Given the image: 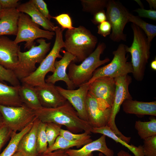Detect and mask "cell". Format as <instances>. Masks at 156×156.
Instances as JSON below:
<instances>
[{
    "label": "cell",
    "instance_id": "cell-1",
    "mask_svg": "<svg viewBox=\"0 0 156 156\" xmlns=\"http://www.w3.org/2000/svg\"><path fill=\"white\" fill-rule=\"evenodd\" d=\"M36 117L44 123L52 122L64 125L70 132L75 133L84 131L90 134L92 128L89 123L79 116L67 101L63 105L56 107H42L34 111Z\"/></svg>",
    "mask_w": 156,
    "mask_h": 156
},
{
    "label": "cell",
    "instance_id": "cell-2",
    "mask_svg": "<svg viewBox=\"0 0 156 156\" xmlns=\"http://www.w3.org/2000/svg\"><path fill=\"white\" fill-rule=\"evenodd\" d=\"M65 38L64 48L75 57V62H82L88 57L95 49L98 42L97 38L81 25L67 30Z\"/></svg>",
    "mask_w": 156,
    "mask_h": 156
},
{
    "label": "cell",
    "instance_id": "cell-3",
    "mask_svg": "<svg viewBox=\"0 0 156 156\" xmlns=\"http://www.w3.org/2000/svg\"><path fill=\"white\" fill-rule=\"evenodd\" d=\"M133 38L131 46L126 45V51L131 56V62L133 70L134 78L138 81H142L144 75L146 66L150 57L151 44L143 31L135 25L132 23Z\"/></svg>",
    "mask_w": 156,
    "mask_h": 156
},
{
    "label": "cell",
    "instance_id": "cell-4",
    "mask_svg": "<svg viewBox=\"0 0 156 156\" xmlns=\"http://www.w3.org/2000/svg\"><path fill=\"white\" fill-rule=\"evenodd\" d=\"M106 48L103 42H100L93 52L80 64L77 65L72 61L68 65V75L75 88L87 83L92 78L94 71L109 61V58L100 59V56Z\"/></svg>",
    "mask_w": 156,
    "mask_h": 156
},
{
    "label": "cell",
    "instance_id": "cell-5",
    "mask_svg": "<svg viewBox=\"0 0 156 156\" xmlns=\"http://www.w3.org/2000/svg\"><path fill=\"white\" fill-rule=\"evenodd\" d=\"M64 29L56 26L54 32L55 36L53 47L39 66L31 74L20 81L22 83L28 84L34 87L44 86L46 83L45 77L49 72H54V64L56 58H62L60 54L61 49L65 47L63 39Z\"/></svg>",
    "mask_w": 156,
    "mask_h": 156
},
{
    "label": "cell",
    "instance_id": "cell-6",
    "mask_svg": "<svg viewBox=\"0 0 156 156\" xmlns=\"http://www.w3.org/2000/svg\"><path fill=\"white\" fill-rule=\"evenodd\" d=\"M37 42L39 43L38 45H33L26 52L20 51L18 52V63L13 71L19 81L29 76L36 70V64L41 62L50 49V42H47L42 38L38 39Z\"/></svg>",
    "mask_w": 156,
    "mask_h": 156
},
{
    "label": "cell",
    "instance_id": "cell-7",
    "mask_svg": "<svg viewBox=\"0 0 156 156\" xmlns=\"http://www.w3.org/2000/svg\"><path fill=\"white\" fill-rule=\"evenodd\" d=\"M126 45L120 44L112 53L113 58L109 64L96 69L92 76L87 83L89 84L95 79L103 77L113 78L133 73V68L131 62H127L128 57L126 56Z\"/></svg>",
    "mask_w": 156,
    "mask_h": 156
},
{
    "label": "cell",
    "instance_id": "cell-8",
    "mask_svg": "<svg viewBox=\"0 0 156 156\" xmlns=\"http://www.w3.org/2000/svg\"><path fill=\"white\" fill-rule=\"evenodd\" d=\"M55 32L41 29L39 26L35 23L28 15L20 13L18 23V31L14 40L16 44L25 42V48L29 49L36 44L34 40L37 39L45 38L52 39Z\"/></svg>",
    "mask_w": 156,
    "mask_h": 156
},
{
    "label": "cell",
    "instance_id": "cell-9",
    "mask_svg": "<svg viewBox=\"0 0 156 156\" xmlns=\"http://www.w3.org/2000/svg\"><path fill=\"white\" fill-rule=\"evenodd\" d=\"M106 8L107 21L112 26L110 38L116 42L126 41L127 35L123 33V30L129 22L130 13L120 1L114 0H108Z\"/></svg>",
    "mask_w": 156,
    "mask_h": 156
},
{
    "label": "cell",
    "instance_id": "cell-10",
    "mask_svg": "<svg viewBox=\"0 0 156 156\" xmlns=\"http://www.w3.org/2000/svg\"><path fill=\"white\" fill-rule=\"evenodd\" d=\"M0 112L4 125L15 132L22 131L36 117L34 111L24 104L18 107L0 105Z\"/></svg>",
    "mask_w": 156,
    "mask_h": 156
},
{
    "label": "cell",
    "instance_id": "cell-11",
    "mask_svg": "<svg viewBox=\"0 0 156 156\" xmlns=\"http://www.w3.org/2000/svg\"><path fill=\"white\" fill-rule=\"evenodd\" d=\"M116 90L113 103L111 107V114L109 121L107 125L116 135L126 142L129 140V137L124 135L118 129L115 122L116 115L119 111L123 102L127 99H132L129 87L132 82V78L128 75L119 76L114 78Z\"/></svg>",
    "mask_w": 156,
    "mask_h": 156
},
{
    "label": "cell",
    "instance_id": "cell-12",
    "mask_svg": "<svg viewBox=\"0 0 156 156\" xmlns=\"http://www.w3.org/2000/svg\"><path fill=\"white\" fill-rule=\"evenodd\" d=\"M116 90L114 78L108 77L98 78L89 84L88 91L96 99L100 108H111Z\"/></svg>",
    "mask_w": 156,
    "mask_h": 156
},
{
    "label": "cell",
    "instance_id": "cell-13",
    "mask_svg": "<svg viewBox=\"0 0 156 156\" xmlns=\"http://www.w3.org/2000/svg\"><path fill=\"white\" fill-rule=\"evenodd\" d=\"M89 85L87 83L83 84L76 90L66 89L60 86H56L60 93L76 110L79 117L88 122L86 100Z\"/></svg>",
    "mask_w": 156,
    "mask_h": 156
},
{
    "label": "cell",
    "instance_id": "cell-14",
    "mask_svg": "<svg viewBox=\"0 0 156 156\" xmlns=\"http://www.w3.org/2000/svg\"><path fill=\"white\" fill-rule=\"evenodd\" d=\"M86 108L88 122L92 128L107 125L111 117V108L101 109L96 99L88 91L86 100Z\"/></svg>",
    "mask_w": 156,
    "mask_h": 156
},
{
    "label": "cell",
    "instance_id": "cell-15",
    "mask_svg": "<svg viewBox=\"0 0 156 156\" xmlns=\"http://www.w3.org/2000/svg\"><path fill=\"white\" fill-rule=\"evenodd\" d=\"M20 46L5 36H0V65L14 71L18 63Z\"/></svg>",
    "mask_w": 156,
    "mask_h": 156
},
{
    "label": "cell",
    "instance_id": "cell-16",
    "mask_svg": "<svg viewBox=\"0 0 156 156\" xmlns=\"http://www.w3.org/2000/svg\"><path fill=\"white\" fill-rule=\"evenodd\" d=\"M35 88L42 107H56L64 105L67 101L58 91L55 84L46 83L44 86Z\"/></svg>",
    "mask_w": 156,
    "mask_h": 156
},
{
    "label": "cell",
    "instance_id": "cell-17",
    "mask_svg": "<svg viewBox=\"0 0 156 156\" xmlns=\"http://www.w3.org/2000/svg\"><path fill=\"white\" fill-rule=\"evenodd\" d=\"M64 55L59 61H55L54 64L55 70L53 74L48 76L45 79L46 83L53 84L57 81H61L66 84L68 89L73 90L75 87L70 79L66 73L67 69L72 62H75V57L69 52L64 51Z\"/></svg>",
    "mask_w": 156,
    "mask_h": 156
},
{
    "label": "cell",
    "instance_id": "cell-18",
    "mask_svg": "<svg viewBox=\"0 0 156 156\" xmlns=\"http://www.w3.org/2000/svg\"><path fill=\"white\" fill-rule=\"evenodd\" d=\"M106 136L102 135L97 139L86 144L78 149H66L68 156H93L95 151L100 152L105 156H114L113 151L109 148L106 144Z\"/></svg>",
    "mask_w": 156,
    "mask_h": 156
},
{
    "label": "cell",
    "instance_id": "cell-19",
    "mask_svg": "<svg viewBox=\"0 0 156 156\" xmlns=\"http://www.w3.org/2000/svg\"><path fill=\"white\" fill-rule=\"evenodd\" d=\"M39 120L36 117L31 129L20 140L16 152L22 153L25 156H38L37 148V133Z\"/></svg>",
    "mask_w": 156,
    "mask_h": 156
},
{
    "label": "cell",
    "instance_id": "cell-20",
    "mask_svg": "<svg viewBox=\"0 0 156 156\" xmlns=\"http://www.w3.org/2000/svg\"><path fill=\"white\" fill-rule=\"evenodd\" d=\"M18 11L28 15L35 23L46 30L54 32L55 26L38 10L31 0L20 4L16 8Z\"/></svg>",
    "mask_w": 156,
    "mask_h": 156
},
{
    "label": "cell",
    "instance_id": "cell-21",
    "mask_svg": "<svg viewBox=\"0 0 156 156\" xmlns=\"http://www.w3.org/2000/svg\"><path fill=\"white\" fill-rule=\"evenodd\" d=\"M20 13L16 8L3 9L0 18V36H16Z\"/></svg>",
    "mask_w": 156,
    "mask_h": 156
},
{
    "label": "cell",
    "instance_id": "cell-22",
    "mask_svg": "<svg viewBox=\"0 0 156 156\" xmlns=\"http://www.w3.org/2000/svg\"><path fill=\"white\" fill-rule=\"evenodd\" d=\"M126 114L156 116V101L145 102L127 99L122 105Z\"/></svg>",
    "mask_w": 156,
    "mask_h": 156
},
{
    "label": "cell",
    "instance_id": "cell-23",
    "mask_svg": "<svg viewBox=\"0 0 156 156\" xmlns=\"http://www.w3.org/2000/svg\"><path fill=\"white\" fill-rule=\"evenodd\" d=\"M19 86H9L0 82V105L18 107L23 104L18 94Z\"/></svg>",
    "mask_w": 156,
    "mask_h": 156
},
{
    "label": "cell",
    "instance_id": "cell-24",
    "mask_svg": "<svg viewBox=\"0 0 156 156\" xmlns=\"http://www.w3.org/2000/svg\"><path fill=\"white\" fill-rule=\"evenodd\" d=\"M18 93L23 103L35 111L42 107L35 87L22 83L18 87Z\"/></svg>",
    "mask_w": 156,
    "mask_h": 156
},
{
    "label": "cell",
    "instance_id": "cell-25",
    "mask_svg": "<svg viewBox=\"0 0 156 156\" xmlns=\"http://www.w3.org/2000/svg\"><path fill=\"white\" fill-rule=\"evenodd\" d=\"M91 132L93 133L105 135L112 139L116 142L119 143L129 149L133 153L134 156H145L142 146L140 145L137 147L131 144H129L117 136L107 125L101 127L92 128Z\"/></svg>",
    "mask_w": 156,
    "mask_h": 156
},
{
    "label": "cell",
    "instance_id": "cell-26",
    "mask_svg": "<svg viewBox=\"0 0 156 156\" xmlns=\"http://www.w3.org/2000/svg\"><path fill=\"white\" fill-rule=\"evenodd\" d=\"M92 141L91 137L79 140L72 141L66 140L59 135L53 144L48 147L46 152H51L60 149L66 150L74 146L79 148Z\"/></svg>",
    "mask_w": 156,
    "mask_h": 156
},
{
    "label": "cell",
    "instance_id": "cell-27",
    "mask_svg": "<svg viewBox=\"0 0 156 156\" xmlns=\"http://www.w3.org/2000/svg\"><path fill=\"white\" fill-rule=\"evenodd\" d=\"M33 123L29 124L23 130L18 132H13L10 140L0 156H12L16 152L18 143L23 136L31 128Z\"/></svg>",
    "mask_w": 156,
    "mask_h": 156
},
{
    "label": "cell",
    "instance_id": "cell-28",
    "mask_svg": "<svg viewBox=\"0 0 156 156\" xmlns=\"http://www.w3.org/2000/svg\"><path fill=\"white\" fill-rule=\"evenodd\" d=\"M131 22L141 29L146 35L148 43L151 42L156 36V26L149 23L141 19L138 16L130 13L129 22Z\"/></svg>",
    "mask_w": 156,
    "mask_h": 156
},
{
    "label": "cell",
    "instance_id": "cell-29",
    "mask_svg": "<svg viewBox=\"0 0 156 156\" xmlns=\"http://www.w3.org/2000/svg\"><path fill=\"white\" fill-rule=\"evenodd\" d=\"M135 127L141 139L156 135V119L152 118L147 122L136 121Z\"/></svg>",
    "mask_w": 156,
    "mask_h": 156
},
{
    "label": "cell",
    "instance_id": "cell-30",
    "mask_svg": "<svg viewBox=\"0 0 156 156\" xmlns=\"http://www.w3.org/2000/svg\"><path fill=\"white\" fill-rule=\"evenodd\" d=\"M82 11L92 14L104 10L108 0H81Z\"/></svg>",
    "mask_w": 156,
    "mask_h": 156
},
{
    "label": "cell",
    "instance_id": "cell-31",
    "mask_svg": "<svg viewBox=\"0 0 156 156\" xmlns=\"http://www.w3.org/2000/svg\"><path fill=\"white\" fill-rule=\"evenodd\" d=\"M45 127L46 123L39 120L37 133V148L39 154L46 152L48 147Z\"/></svg>",
    "mask_w": 156,
    "mask_h": 156
},
{
    "label": "cell",
    "instance_id": "cell-32",
    "mask_svg": "<svg viewBox=\"0 0 156 156\" xmlns=\"http://www.w3.org/2000/svg\"><path fill=\"white\" fill-rule=\"evenodd\" d=\"M62 126L52 122L46 123L45 132L48 147L53 144L59 135Z\"/></svg>",
    "mask_w": 156,
    "mask_h": 156
},
{
    "label": "cell",
    "instance_id": "cell-33",
    "mask_svg": "<svg viewBox=\"0 0 156 156\" xmlns=\"http://www.w3.org/2000/svg\"><path fill=\"white\" fill-rule=\"evenodd\" d=\"M6 81L14 86H18L21 84L14 71L6 69L0 65V82Z\"/></svg>",
    "mask_w": 156,
    "mask_h": 156
},
{
    "label": "cell",
    "instance_id": "cell-34",
    "mask_svg": "<svg viewBox=\"0 0 156 156\" xmlns=\"http://www.w3.org/2000/svg\"><path fill=\"white\" fill-rule=\"evenodd\" d=\"M143 140L142 147L145 156H156V135Z\"/></svg>",
    "mask_w": 156,
    "mask_h": 156
},
{
    "label": "cell",
    "instance_id": "cell-35",
    "mask_svg": "<svg viewBox=\"0 0 156 156\" xmlns=\"http://www.w3.org/2000/svg\"><path fill=\"white\" fill-rule=\"evenodd\" d=\"M90 134L86 132H84L81 134L75 133L68 130L61 129L59 135L68 140L75 141L91 137Z\"/></svg>",
    "mask_w": 156,
    "mask_h": 156
},
{
    "label": "cell",
    "instance_id": "cell-36",
    "mask_svg": "<svg viewBox=\"0 0 156 156\" xmlns=\"http://www.w3.org/2000/svg\"><path fill=\"white\" fill-rule=\"evenodd\" d=\"M54 19L61 27V28L64 29L71 30L74 28L73 27L72 20L67 14H62L55 16H53Z\"/></svg>",
    "mask_w": 156,
    "mask_h": 156
},
{
    "label": "cell",
    "instance_id": "cell-37",
    "mask_svg": "<svg viewBox=\"0 0 156 156\" xmlns=\"http://www.w3.org/2000/svg\"><path fill=\"white\" fill-rule=\"evenodd\" d=\"M12 132L5 125L0 128V154L2 148L10 138Z\"/></svg>",
    "mask_w": 156,
    "mask_h": 156
},
{
    "label": "cell",
    "instance_id": "cell-38",
    "mask_svg": "<svg viewBox=\"0 0 156 156\" xmlns=\"http://www.w3.org/2000/svg\"><path fill=\"white\" fill-rule=\"evenodd\" d=\"M35 6L46 18L50 20L53 16L49 14L46 3L43 0H31Z\"/></svg>",
    "mask_w": 156,
    "mask_h": 156
},
{
    "label": "cell",
    "instance_id": "cell-39",
    "mask_svg": "<svg viewBox=\"0 0 156 156\" xmlns=\"http://www.w3.org/2000/svg\"><path fill=\"white\" fill-rule=\"evenodd\" d=\"M137 12L139 17L156 20V11L154 10H146L144 8H138L133 11Z\"/></svg>",
    "mask_w": 156,
    "mask_h": 156
},
{
    "label": "cell",
    "instance_id": "cell-40",
    "mask_svg": "<svg viewBox=\"0 0 156 156\" xmlns=\"http://www.w3.org/2000/svg\"><path fill=\"white\" fill-rule=\"evenodd\" d=\"M97 28L98 34L104 37L110 34L112 29L110 23L107 20L99 24Z\"/></svg>",
    "mask_w": 156,
    "mask_h": 156
},
{
    "label": "cell",
    "instance_id": "cell-41",
    "mask_svg": "<svg viewBox=\"0 0 156 156\" xmlns=\"http://www.w3.org/2000/svg\"><path fill=\"white\" fill-rule=\"evenodd\" d=\"M107 20L106 12L104 10L100 11L93 15L91 21L94 25H99Z\"/></svg>",
    "mask_w": 156,
    "mask_h": 156
},
{
    "label": "cell",
    "instance_id": "cell-42",
    "mask_svg": "<svg viewBox=\"0 0 156 156\" xmlns=\"http://www.w3.org/2000/svg\"><path fill=\"white\" fill-rule=\"evenodd\" d=\"M18 0H0V5L2 9L16 8L20 4Z\"/></svg>",
    "mask_w": 156,
    "mask_h": 156
},
{
    "label": "cell",
    "instance_id": "cell-43",
    "mask_svg": "<svg viewBox=\"0 0 156 156\" xmlns=\"http://www.w3.org/2000/svg\"><path fill=\"white\" fill-rule=\"evenodd\" d=\"M38 156H68L66 150L60 149L51 152H45L39 154Z\"/></svg>",
    "mask_w": 156,
    "mask_h": 156
},
{
    "label": "cell",
    "instance_id": "cell-44",
    "mask_svg": "<svg viewBox=\"0 0 156 156\" xmlns=\"http://www.w3.org/2000/svg\"><path fill=\"white\" fill-rule=\"evenodd\" d=\"M148 3L151 10H155L156 9V0H146Z\"/></svg>",
    "mask_w": 156,
    "mask_h": 156
},
{
    "label": "cell",
    "instance_id": "cell-45",
    "mask_svg": "<svg viewBox=\"0 0 156 156\" xmlns=\"http://www.w3.org/2000/svg\"><path fill=\"white\" fill-rule=\"evenodd\" d=\"M117 156H133L128 152L123 150H120L117 153Z\"/></svg>",
    "mask_w": 156,
    "mask_h": 156
},
{
    "label": "cell",
    "instance_id": "cell-46",
    "mask_svg": "<svg viewBox=\"0 0 156 156\" xmlns=\"http://www.w3.org/2000/svg\"><path fill=\"white\" fill-rule=\"evenodd\" d=\"M151 67L153 70H156V58L153 60L151 63Z\"/></svg>",
    "mask_w": 156,
    "mask_h": 156
},
{
    "label": "cell",
    "instance_id": "cell-47",
    "mask_svg": "<svg viewBox=\"0 0 156 156\" xmlns=\"http://www.w3.org/2000/svg\"><path fill=\"white\" fill-rule=\"evenodd\" d=\"M4 125L3 117L0 112V128Z\"/></svg>",
    "mask_w": 156,
    "mask_h": 156
},
{
    "label": "cell",
    "instance_id": "cell-48",
    "mask_svg": "<svg viewBox=\"0 0 156 156\" xmlns=\"http://www.w3.org/2000/svg\"><path fill=\"white\" fill-rule=\"evenodd\" d=\"M134 1L136 2L139 5H140V8H144V5L142 3L140 0H135Z\"/></svg>",
    "mask_w": 156,
    "mask_h": 156
},
{
    "label": "cell",
    "instance_id": "cell-49",
    "mask_svg": "<svg viewBox=\"0 0 156 156\" xmlns=\"http://www.w3.org/2000/svg\"><path fill=\"white\" fill-rule=\"evenodd\" d=\"M12 156H25V155L21 152H16Z\"/></svg>",
    "mask_w": 156,
    "mask_h": 156
},
{
    "label": "cell",
    "instance_id": "cell-50",
    "mask_svg": "<svg viewBox=\"0 0 156 156\" xmlns=\"http://www.w3.org/2000/svg\"><path fill=\"white\" fill-rule=\"evenodd\" d=\"M99 156H104L103 154L102 153H100L99 154Z\"/></svg>",
    "mask_w": 156,
    "mask_h": 156
},
{
    "label": "cell",
    "instance_id": "cell-51",
    "mask_svg": "<svg viewBox=\"0 0 156 156\" xmlns=\"http://www.w3.org/2000/svg\"><path fill=\"white\" fill-rule=\"evenodd\" d=\"M2 10H3V9L1 11H0V17H1V15Z\"/></svg>",
    "mask_w": 156,
    "mask_h": 156
},
{
    "label": "cell",
    "instance_id": "cell-52",
    "mask_svg": "<svg viewBox=\"0 0 156 156\" xmlns=\"http://www.w3.org/2000/svg\"><path fill=\"white\" fill-rule=\"evenodd\" d=\"M3 9H2L1 5H0V11H1Z\"/></svg>",
    "mask_w": 156,
    "mask_h": 156
}]
</instances>
